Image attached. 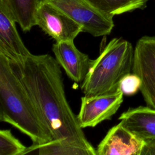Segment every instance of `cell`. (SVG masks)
I'll return each instance as SVG.
<instances>
[{
    "label": "cell",
    "instance_id": "cell-1",
    "mask_svg": "<svg viewBox=\"0 0 155 155\" xmlns=\"http://www.w3.org/2000/svg\"><path fill=\"white\" fill-rule=\"evenodd\" d=\"M10 62L46 120L53 140L93 148L68 102L56 59L48 54H31L22 64Z\"/></svg>",
    "mask_w": 155,
    "mask_h": 155
},
{
    "label": "cell",
    "instance_id": "cell-2",
    "mask_svg": "<svg viewBox=\"0 0 155 155\" xmlns=\"http://www.w3.org/2000/svg\"><path fill=\"white\" fill-rule=\"evenodd\" d=\"M0 120L42 145L53 140L51 131L9 60L0 54Z\"/></svg>",
    "mask_w": 155,
    "mask_h": 155
},
{
    "label": "cell",
    "instance_id": "cell-3",
    "mask_svg": "<svg viewBox=\"0 0 155 155\" xmlns=\"http://www.w3.org/2000/svg\"><path fill=\"white\" fill-rule=\"evenodd\" d=\"M134 48L121 38L112 39L91 60L81 88L86 96L110 94L119 90L122 78L131 73Z\"/></svg>",
    "mask_w": 155,
    "mask_h": 155
},
{
    "label": "cell",
    "instance_id": "cell-4",
    "mask_svg": "<svg viewBox=\"0 0 155 155\" xmlns=\"http://www.w3.org/2000/svg\"><path fill=\"white\" fill-rule=\"evenodd\" d=\"M58 7L82 27V32L98 37L110 35L114 27L111 17L95 8L88 0H38Z\"/></svg>",
    "mask_w": 155,
    "mask_h": 155
},
{
    "label": "cell",
    "instance_id": "cell-5",
    "mask_svg": "<svg viewBox=\"0 0 155 155\" xmlns=\"http://www.w3.org/2000/svg\"><path fill=\"white\" fill-rule=\"evenodd\" d=\"M132 72L140 78L147 106L155 110V36H142L136 42Z\"/></svg>",
    "mask_w": 155,
    "mask_h": 155
},
{
    "label": "cell",
    "instance_id": "cell-6",
    "mask_svg": "<svg viewBox=\"0 0 155 155\" xmlns=\"http://www.w3.org/2000/svg\"><path fill=\"white\" fill-rule=\"evenodd\" d=\"M36 25L56 42L74 41L82 27L65 12L48 2L38 3Z\"/></svg>",
    "mask_w": 155,
    "mask_h": 155
},
{
    "label": "cell",
    "instance_id": "cell-7",
    "mask_svg": "<svg viewBox=\"0 0 155 155\" xmlns=\"http://www.w3.org/2000/svg\"><path fill=\"white\" fill-rule=\"evenodd\" d=\"M123 96L119 89L110 94L82 97L77 115L79 126L82 129L94 127L102 121L110 119L120 107Z\"/></svg>",
    "mask_w": 155,
    "mask_h": 155
},
{
    "label": "cell",
    "instance_id": "cell-8",
    "mask_svg": "<svg viewBox=\"0 0 155 155\" xmlns=\"http://www.w3.org/2000/svg\"><path fill=\"white\" fill-rule=\"evenodd\" d=\"M15 23L6 5L0 1V54L22 64L31 53L21 39Z\"/></svg>",
    "mask_w": 155,
    "mask_h": 155
},
{
    "label": "cell",
    "instance_id": "cell-9",
    "mask_svg": "<svg viewBox=\"0 0 155 155\" xmlns=\"http://www.w3.org/2000/svg\"><path fill=\"white\" fill-rule=\"evenodd\" d=\"M52 50L55 59L67 75L72 81L82 83L91 61L88 56L76 47L74 41L56 42L53 45Z\"/></svg>",
    "mask_w": 155,
    "mask_h": 155
},
{
    "label": "cell",
    "instance_id": "cell-10",
    "mask_svg": "<svg viewBox=\"0 0 155 155\" xmlns=\"http://www.w3.org/2000/svg\"><path fill=\"white\" fill-rule=\"evenodd\" d=\"M143 143L119 123L109 130L96 151L97 155H139Z\"/></svg>",
    "mask_w": 155,
    "mask_h": 155
},
{
    "label": "cell",
    "instance_id": "cell-11",
    "mask_svg": "<svg viewBox=\"0 0 155 155\" xmlns=\"http://www.w3.org/2000/svg\"><path fill=\"white\" fill-rule=\"evenodd\" d=\"M119 119V124L137 139L155 142V110L147 106L130 108Z\"/></svg>",
    "mask_w": 155,
    "mask_h": 155
},
{
    "label": "cell",
    "instance_id": "cell-12",
    "mask_svg": "<svg viewBox=\"0 0 155 155\" xmlns=\"http://www.w3.org/2000/svg\"><path fill=\"white\" fill-rule=\"evenodd\" d=\"M7 7L16 23L24 31L36 25L35 13L38 0H0Z\"/></svg>",
    "mask_w": 155,
    "mask_h": 155
},
{
    "label": "cell",
    "instance_id": "cell-13",
    "mask_svg": "<svg viewBox=\"0 0 155 155\" xmlns=\"http://www.w3.org/2000/svg\"><path fill=\"white\" fill-rule=\"evenodd\" d=\"M97 10L113 18L137 9H143L150 0H88Z\"/></svg>",
    "mask_w": 155,
    "mask_h": 155
},
{
    "label": "cell",
    "instance_id": "cell-14",
    "mask_svg": "<svg viewBox=\"0 0 155 155\" xmlns=\"http://www.w3.org/2000/svg\"><path fill=\"white\" fill-rule=\"evenodd\" d=\"M39 155H97V153L94 147L85 148L62 139H54L41 145Z\"/></svg>",
    "mask_w": 155,
    "mask_h": 155
},
{
    "label": "cell",
    "instance_id": "cell-15",
    "mask_svg": "<svg viewBox=\"0 0 155 155\" xmlns=\"http://www.w3.org/2000/svg\"><path fill=\"white\" fill-rule=\"evenodd\" d=\"M10 130H0V155H19L26 148Z\"/></svg>",
    "mask_w": 155,
    "mask_h": 155
},
{
    "label": "cell",
    "instance_id": "cell-16",
    "mask_svg": "<svg viewBox=\"0 0 155 155\" xmlns=\"http://www.w3.org/2000/svg\"><path fill=\"white\" fill-rule=\"evenodd\" d=\"M140 78L135 73H130L122 78L119 88L124 95L133 96L140 90Z\"/></svg>",
    "mask_w": 155,
    "mask_h": 155
},
{
    "label": "cell",
    "instance_id": "cell-17",
    "mask_svg": "<svg viewBox=\"0 0 155 155\" xmlns=\"http://www.w3.org/2000/svg\"><path fill=\"white\" fill-rule=\"evenodd\" d=\"M139 155H155V142H143Z\"/></svg>",
    "mask_w": 155,
    "mask_h": 155
},
{
    "label": "cell",
    "instance_id": "cell-18",
    "mask_svg": "<svg viewBox=\"0 0 155 155\" xmlns=\"http://www.w3.org/2000/svg\"><path fill=\"white\" fill-rule=\"evenodd\" d=\"M41 145H42L33 143L19 155H39V150Z\"/></svg>",
    "mask_w": 155,
    "mask_h": 155
}]
</instances>
